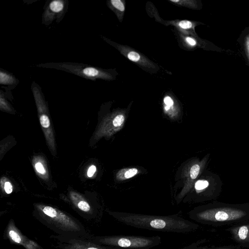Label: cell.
Wrapping results in <instances>:
<instances>
[{"mask_svg": "<svg viewBox=\"0 0 249 249\" xmlns=\"http://www.w3.org/2000/svg\"><path fill=\"white\" fill-rule=\"evenodd\" d=\"M193 222L213 227H228L249 222V203H227L214 201L195 208L188 213Z\"/></svg>", "mask_w": 249, "mask_h": 249, "instance_id": "obj_1", "label": "cell"}, {"mask_svg": "<svg viewBox=\"0 0 249 249\" xmlns=\"http://www.w3.org/2000/svg\"><path fill=\"white\" fill-rule=\"evenodd\" d=\"M108 213L119 222L139 229L185 233L195 232L199 228L197 223L178 214L162 216L112 211Z\"/></svg>", "mask_w": 249, "mask_h": 249, "instance_id": "obj_2", "label": "cell"}, {"mask_svg": "<svg viewBox=\"0 0 249 249\" xmlns=\"http://www.w3.org/2000/svg\"><path fill=\"white\" fill-rule=\"evenodd\" d=\"M34 216L58 235L91 239L84 225L71 215L55 207L36 204Z\"/></svg>", "mask_w": 249, "mask_h": 249, "instance_id": "obj_3", "label": "cell"}, {"mask_svg": "<svg viewBox=\"0 0 249 249\" xmlns=\"http://www.w3.org/2000/svg\"><path fill=\"white\" fill-rule=\"evenodd\" d=\"M91 240L97 244L120 249H151L161 242V237L158 235L92 236Z\"/></svg>", "mask_w": 249, "mask_h": 249, "instance_id": "obj_4", "label": "cell"}, {"mask_svg": "<svg viewBox=\"0 0 249 249\" xmlns=\"http://www.w3.org/2000/svg\"><path fill=\"white\" fill-rule=\"evenodd\" d=\"M36 67L55 69L69 72L90 80L109 79L111 76L105 71L84 64L72 62L47 63L36 65Z\"/></svg>", "mask_w": 249, "mask_h": 249, "instance_id": "obj_5", "label": "cell"}, {"mask_svg": "<svg viewBox=\"0 0 249 249\" xmlns=\"http://www.w3.org/2000/svg\"><path fill=\"white\" fill-rule=\"evenodd\" d=\"M37 107L40 124L45 135L47 144L54 156L56 154L55 139L49 117L48 108L40 87L35 82L31 86Z\"/></svg>", "mask_w": 249, "mask_h": 249, "instance_id": "obj_6", "label": "cell"}, {"mask_svg": "<svg viewBox=\"0 0 249 249\" xmlns=\"http://www.w3.org/2000/svg\"><path fill=\"white\" fill-rule=\"evenodd\" d=\"M51 237L55 239V247L60 249H120L97 244L91 239L58 235Z\"/></svg>", "mask_w": 249, "mask_h": 249, "instance_id": "obj_7", "label": "cell"}, {"mask_svg": "<svg viewBox=\"0 0 249 249\" xmlns=\"http://www.w3.org/2000/svg\"><path fill=\"white\" fill-rule=\"evenodd\" d=\"M224 230L233 243L243 249H249V222L226 227Z\"/></svg>", "mask_w": 249, "mask_h": 249, "instance_id": "obj_8", "label": "cell"}, {"mask_svg": "<svg viewBox=\"0 0 249 249\" xmlns=\"http://www.w3.org/2000/svg\"><path fill=\"white\" fill-rule=\"evenodd\" d=\"M178 249H244L234 243L223 240L213 241L207 238L200 239Z\"/></svg>", "mask_w": 249, "mask_h": 249, "instance_id": "obj_9", "label": "cell"}, {"mask_svg": "<svg viewBox=\"0 0 249 249\" xmlns=\"http://www.w3.org/2000/svg\"><path fill=\"white\" fill-rule=\"evenodd\" d=\"M6 232L11 240L24 246L26 249H42L36 243L24 236L15 226L13 222H9Z\"/></svg>", "mask_w": 249, "mask_h": 249, "instance_id": "obj_10", "label": "cell"}, {"mask_svg": "<svg viewBox=\"0 0 249 249\" xmlns=\"http://www.w3.org/2000/svg\"><path fill=\"white\" fill-rule=\"evenodd\" d=\"M69 196L71 202L78 210L84 213L93 214L90 204L81 195L75 192L71 191Z\"/></svg>", "mask_w": 249, "mask_h": 249, "instance_id": "obj_11", "label": "cell"}, {"mask_svg": "<svg viewBox=\"0 0 249 249\" xmlns=\"http://www.w3.org/2000/svg\"><path fill=\"white\" fill-rule=\"evenodd\" d=\"M34 168L36 173L43 178H47L48 177L47 168L42 158H34L33 160Z\"/></svg>", "mask_w": 249, "mask_h": 249, "instance_id": "obj_12", "label": "cell"}, {"mask_svg": "<svg viewBox=\"0 0 249 249\" xmlns=\"http://www.w3.org/2000/svg\"><path fill=\"white\" fill-rule=\"evenodd\" d=\"M18 82L17 79L11 73L0 70V83L3 85H12Z\"/></svg>", "mask_w": 249, "mask_h": 249, "instance_id": "obj_13", "label": "cell"}, {"mask_svg": "<svg viewBox=\"0 0 249 249\" xmlns=\"http://www.w3.org/2000/svg\"><path fill=\"white\" fill-rule=\"evenodd\" d=\"M65 6L64 1L61 0H54L52 1L49 4L47 11H50L54 14H58L62 12Z\"/></svg>", "mask_w": 249, "mask_h": 249, "instance_id": "obj_14", "label": "cell"}, {"mask_svg": "<svg viewBox=\"0 0 249 249\" xmlns=\"http://www.w3.org/2000/svg\"><path fill=\"white\" fill-rule=\"evenodd\" d=\"M137 173L138 170L136 168L124 169L118 173L117 178L119 179H128L136 175Z\"/></svg>", "mask_w": 249, "mask_h": 249, "instance_id": "obj_15", "label": "cell"}, {"mask_svg": "<svg viewBox=\"0 0 249 249\" xmlns=\"http://www.w3.org/2000/svg\"><path fill=\"white\" fill-rule=\"evenodd\" d=\"M0 183L6 194H10L13 192L12 184L5 178L3 177L1 178Z\"/></svg>", "mask_w": 249, "mask_h": 249, "instance_id": "obj_16", "label": "cell"}, {"mask_svg": "<svg viewBox=\"0 0 249 249\" xmlns=\"http://www.w3.org/2000/svg\"><path fill=\"white\" fill-rule=\"evenodd\" d=\"M126 56L128 59L134 62H139L142 61V56L135 51L128 52L126 54Z\"/></svg>", "mask_w": 249, "mask_h": 249, "instance_id": "obj_17", "label": "cell"}, {"mask_svg": "<svg viewBox=\"0 0 249 249\" xmlns=\"http://www.w3.org/2000/svg\"><path fill=\"white\" fill-rule=\"evenodd\" d=\"M124 121V115L119 114L114 117L112 121V124L114 127H119L122 125Z\"/></svg>", "mask_w": 249, "mask_h": 249, "instance_id": "obj_18", "label": "cell"}, {"mask_svg": "<svg viewBox=\"0 0 249 249\" xmlns=\"http://www.w3.org/2000/svg\"><path fill=\"white\" fill-rule=\"evenodd\" d=\"M110 2L111 5L118 10L121 12L124 11V5L121 0H111Z\"/></svg>", "mask_w": 249, "mask_h": 249, "instance_id": "obj_19", "label": "cell"}, {"mask_svg": "<svg viewBox=\"0 0 249 249\" xmlns=\"http://www.w3.org/2000/svg\"><path fill=\"white\" fill-rule=\"evenodd\" d=\"M178 25L181 28L183 29H190L193 26L192 22L187 20H183L179 21Z\"/></svg>", "mask_w": 249, "mask_h": 249, "instance_id": "obj_20", "label": "cell"}, {"mask_svg": "<svg viewBox=\"0 0 249 249\" xmlns=\"http://www.w3.org/2000/svg\"><path fill=\"white\" fill-rule=\"evenodd\" d=\"M244 46L246 55L249 61V34L247 35L244 39Z\"/></svg>", "mask_w": 249, "mask_h": 249, "instance_id": "obj_21", "label": "cell"}, {"mask_svg": "<svg viewBox=\"0 0 249 249\" xmlns=\"http://www.w3.org/2000/svg\"><path fill=\"white\" fill-rule=\"evenodd\" d=\"M0 108L4 110H9V107L8 103L5 100L4 98L2 97V94L0 95Z\"/></svg>", "mask_w": 249, "mask_h": 249, "instance_id": "obj_22", "label": "cell"}, {"mask_svg": "<svg viewBox=\"0 0 249 249\" xmlns=\"http://www.w3.org/2000/svg\"><path fill=\"white\" fill-rule=\"evenodd\" d=\"M96 171V167L94 165H91L88 169L87 176L89 178L92 177Z\"/></svg>", "mask_w": 249, "mask_h": 249, "instance_id": "obj_23", "label": "cell"}, {"mask_svg": "<svg viewBox=\"0 0 249 249\" xmlns=\"http://www.w3.org/2000/svg\"><path fill=\"white\" fill-rule=\"evenodd\" d=\"M164 104L166 106L172 107L174 105V101L170 96H166L163 99Z\"/></svg>", "mask_w": 249, "mask_h": 249, "instance_id": "obj_24", "label": "cell"}, {"mask_svg": "<svg viewBox=\"0 0 249 249\" xmlns=\"http://www.w3.org/2000/svg\"><path fill=\"white\" fill-rule=\"evenodd\" d=\"M185 40L191 46H195L196 45V40L192 37H187L185 38Z\"/></svg>", "mask_w": 249, "mask_h": 249, "instance_id": "obj_25", "label": "cell"}]
</instances>
